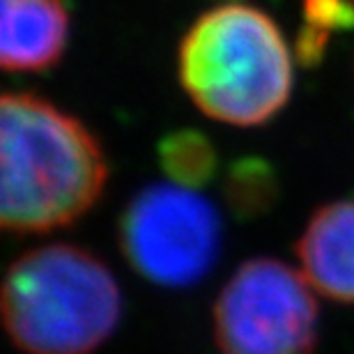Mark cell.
Masks as SVG:
<instances>
[{"mask_svg":"<svg viewBox=\"0 0 354 354\" xmlns=\"http://www.w3.org/2000/svg\"><path fill=\"white\" fill-rule=\"evenodd\" d=\"M122 295L92 251L46 244L14 260L3 283V324L24 354H95L115 334Z\"/></svg>","mask_w":354,"mask_h":354,"instance_id":"cell-3","label":"cell"},{"mask_svg":"<svg viewBox=\"0 0 354 354\" xmlns=\"http://www.w3.org/2000/svg\"><path fill=\"white\" fill-rule=\"evenodd\" d=\"M295 253L317 295L354 304V198L315 209L297 239Z\"/></svg>","mask_w":354,"mask_h":354,"instance_id":"cell-6","label":"cell"},{"mask_svg":"<svg viewBox=\"0 0 354 354\" xmlns=\"http://www.w3.org/2000/svg\"><path fill=\"white\" fill-rule=\"evenodd\" d=\"M118 237L127 263L143 279L164 288H189L216 263L221 218L194 189L152 184L124 207Z\"/></svg>","mask_w":354,"mask_h":354,"instance_id":"cell-5","label":"cell"},{"mask_svg":"<svg viewBox=\"0 0 354 354\" xmlns=\"http://www.w3.org/2000/svg\"><path fill=\"white\" fill-rule=\"evenodd\" d=\"M177 76L207 118L258 127L292 95V53L269 14L228 3L203 12L184 32Z\"/></svg>","mask_w":354,"mask_h":354,"instance_id":"cell-2","label":"cell"},{"mask_svg":"<svg viewBox=\"0 0 354 354\" xmlns=\"http://www.w3.org/2000/svg\"><path fill=\"white\" fill-rule=\"evenodd\" d=\"M212 322L221 354H313L320 306L301 272L276 258H251L218 292Z\"/></svg>","mask_w":354,"mask_h":354,"instance_id":"cell-4","label":"cell"},{"mask_svg":"<svg viewBox=\"0 0 354 354\" xmlns=\"http://www.w3.org/2000/svg\"><path fill=\"white\" fill-rule=\"evenodd\" d=\"M352 26L354 0H304V28L297 41V53L310 65L322 58L331 35Z\"/></svg>","mask_w":354,"mask_h":354,"instance_id":"cell-10","label":"cell"},{"mask_svg":"<svg viewBox=\"0 0 354 354\" xmlns=\"http://www.w3.org/2000/svg\"><path fill=\"white\" fill-rule=\"evenodd\" d=\"M0 221L14 235L76 223L109 180L95 133L32 92H7L0 102Z\"/></svg>","mask_w":354,"mask_h":354,"instance_id":"cell-1","label":"cell"},{"mask_svg":"<svg viewBox=\"0 0 354 354\" xmlns=\"http://www.w3.org/2000/svg\"><path fill=\"white\" fill-rule=\"evenodd\" d=\"M276 175L265 161L244 159L230 168L225 201L239 218L260 216L276 203Z\"/></svg>","mask_w":354,"mask_h":354,"instance_id":"cell-9","label":"cell"},{"mask_svg":"<svg viewBox=\"0 0 354 354\" xmlns=\"http://www.w3.org/2000/svg\"><path fill=\"white\" fill-rule=\"evenodd\" d=\"M159 164L177 187L201 189L216 173V150L201 131H173L159 143Z\"/></svg>","mask_w":354,"mask_h":354,"instance_id":"cell-8","label":"cell"},{"mask_svg":"<svg viewBox=\"0 0 354 354\" xmlns=\"http://www.w3.org/2000/svg\"><path fill=\"white\" fill-rule=\"evenodd\" d=\"M69 14L62 0H0V62L10 72H41L62 58Z\"/></svg>","mask_w":354,"mask_h":354,"instance_id":"cell-7","label":"cell"}]
</instances>
